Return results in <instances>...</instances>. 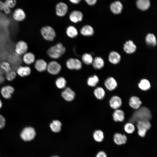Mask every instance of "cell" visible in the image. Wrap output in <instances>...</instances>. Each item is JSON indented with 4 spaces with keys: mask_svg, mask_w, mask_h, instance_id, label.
<instances>
[{
    "mask_svg": "<svg viewBox=\"0 0 157 157\" xmlns=\"http://www.w3.org/2000/svg\"><path fill=\"white\" fill-rule=\"evenodd\" d=\"M151 118L152 115L149 109L146 107L143 106L140 107L133 113L129 121L133 124L141 120L149 121Z\"/></svg>",
    "mask_w": 157,
    "mask_h": 157,
    "instance_id": "6da1fadb",
    "label": "cell"
},
{
    "mask_svg": "<svg viewBox=\"0 0 157 157\" xmlns=\"http://www.w3.org/2000/svg\"><path fill=\"white\" fill-rule=\"evenodd\" d=\"M65 50V48L63 44L58 43L49 48L47 53L51 58L56 59L59 58L63 54Z\"/></svg>",
    "mask_w": 157,
    "mask_h": 157,
    "instance_id": "7a4b0ae2",
    "label": "cell"
},
{
    "mask_svg": "<svg viewBox=\"0 0 157 157\" xmlns=\"http://www.w3.org/2000/svg\"><path fill=\"white\" fill-rule=\"evenodd\" d=\"M136 126L138 130V135L142 137H144L147 131L151 127V124L149 121L141 120L136 123Z\"/></svg>",
    "mask_w": 157,
    "mask_h": 157,
    "instance_id": "3957f363",
    "label": "cell"
},
{
    "mask_svg": "<svg viewBox=\"0 0 157 157\" xmlns=\"http://www.w3.org/2000/svg\"><path fill=\"white\" fill-rule=\"evenodd\" d=\"M35 135L36 132L34 129L31 127H28L22 130L20 134V137L23 140L28 141L33 140Z\"/></svg>",
    "mask_w": 157,
    "mask_h": 157,
    "instance_id": "277c9868",
    "label": "cell"
},
{
    "mask_svg": "<svg viewBox=\"0 0 157 157\" xmlns=\"http://www.w3.org/2000/svg\"><path fill=\"white\" fill-rule=\"evenodd\" d=\"M41 33L43 37L48 41H52L56 36L55 31L50 26H47L43 27L41 29Z\"/></svg>",
    "mask_w": 157,
    "mask_h": 157,
    "instance_id": "5b68a950",
    "label": "cell"
},
{
    "mask_svg": "<svg viewBox=\"0 0 157 157\" xmlns=\"http://www.w3.org/2000/svg\"><path fill=\"white\" fill-rule=\"evenodd\" d=\"M66 65L68 68L70 69L79 70L82 67L81 61L76 58L69 59L67 61Z\"/></svg>",
    "mask_w": 157,
    "mask_h": 157,
    "instance_id": "8992f818",
    "label": "cell"
},
{
    "mask_svg": "<svg viewBox=\"0 0 157 157\" xmlns=\"http://www.w3.org/2000/svg\"><path fill=\"white\" fill-rule=\"evenodd\" d=\"M47 69L49 73L56 75L58 74L60 71L61 66L56 61H52L48 64Z\"/></svg>",
    "mask_w": 157,
    "mask_h": 157,
    "instance_id": "52a82bcc",
    "label": "cell"
},
{
    "mask_svg": "<svg viewBox=\"0 0 157 157\" xmlns=\"http://www.w3.org/2000/svg\"><path fill=\"white\" fill-rule=\"evenodd\" d=\"M28 49L27 43L23 40L18 41L16 44L15 51L16 53L20 55L25 53Z\"/></svg>",
    "mask_w": 157,
    "mask_h": 157,
    "instance_id": "ba28073f",
    "label": "cell"
},
{
    "mask_svg": "<svg viewBox=\"0 0 157 157\" xmlns=\"http://www.w3.org/2000/svg\"><path fill=\"white\" fill-rule=\"evenodd\" d=\"M56 13L60 17L65 16L67 13L68 7L65 3L60 2L57 4L56 7Z\"/></svg>",
    "mask_w": 157,
    "mask_h": 157,
    "instance_id": "9c48e42d",
    "label": "cell"
},
{
    "mask_svg": "<svg viewBox=\"0 0 157 157\" xmlns=\"http://www.w3.org/2000/svg\"><path fill=\"white\" fill-rule=\"evenodd\" d=\"M13 17L15 20L18 22H21L25 19L26 15L22 9L18 8L14 10L13 14Z\"/></svg>",
    "mask_w": 157,
    "mask_h": 157,
    "instance_id": "30bf717a",
    "label": "cell"
},
{
    "mask_svg": "<svg viewBox=\"0 0 157 157\" xmlns=\"http://www.w3.org/2000/svg\"><path fill=\"white\" fill-rule=\"evenodd\" d=\"M14 88L10 86L7 85L3 87L1 90V93L3 97L6 99H9L11 97L14 92Z\"/></svg>",
    "mask_w": 157,
    "mask_h": 157,
    "instance_id": "8fae6325",
    "label": "cell"
},
{
    "mask_svg": "<svg viewBox=\"0 0 157 157\" xmlns=\"http://www.w3.org/2000/svg\"><path fill=\"white\" fill-rule=\"evenodd\" d=\"M113 140L117 145H121L126 143L127 138L126 135L124 134L117 133L114 135Z\"/></svg>",
    "mask_w": 157,
    "mask_h": 157,
    "instance_id": "7c38bea8",
    "label": "cell"
},
{
    "mask_svg": "<svg viewBox=\"0 0 157 157\" xmlns=\"http://www.w3.org/2000/svg\"><path fill=\"white\" fill-rule=\"evenodd\" d=\"M122 101L121 98L118 96H113L109 101V104L110 107L115 109H118L122 104Z\"/></svg>",
    "mask_w": 157,
    "mask_h": 157,
    "instance_id": "4fadbf2b",
    "label": "cell"
},
{
    "mask_svg": "<svg viewBox=\"0 0 157 157\" xmlns=\"http://www.w3.org/2000/svg\"><path fill=\"white\" fill-rule=\"evenodd\" d=\"M83 18L82 13L78 10L73 11L70 14L69 19L70 20L74 23H77L81 21Z\"/></svg>",
    "mask_w": 157,
    "mask_h": 157,
    "instance_id": "5bb4252c",
    "label": "cell"
},
{
    "mask_svg": "<svg viewBox=\"0 0 157 157\" xmlns=\"http://www.w3.org/2000/svg\"><path fill=\"white\" fill-rule=\"evenodd\" d=\"M104 85L106 88L110 91L114 90L117 85L116 80L112 77L108 78L104 82Z\"/></svg>",
    "mask_w": 157,
    "mask_h": 157,
    "instance_id": "9a60e30c",
    "label": "cell"
},
{
    "mask_svg": "<svg viewBox=\"0 0 157 157\" xmlns=\"http://www.w3.org/2000/svg\"><path fill=\"white\" fill-rule=\"evenodd\" d=\"M62 95L66 100L71 101L74 99L75 93L70 88H67L62 92Z\"/></svg>",
    "mask_w": 157,
    "mask_h": 157,
    "instance_id": "2e32d148",
    "label": "cell"
},
{
    "mask_svg": "<svg viewBox=\"0 0 157 157\" xmlns=\"http://www.w3.org/2000/svg\"><path fill=\"white\" fill-rule=\"evenodd\" d=\"M136 49V47L131 40L126 41L124 45V49L126 53L129 54L134 52Z\"/></svg>",
    "mask_w": 157,
    "mask_h": 157,
    "instance_id": "e0dca14e",
    "label": "cell"
},
{
    "mask_svg": "<svg viewBox=\"0 0 157 157\" xmlns=\"http://www.w3.org/2000/svg\"><path fill=\"white\" fill-rule=\"evenodd\" d=\"M123 6L121 3L119 1H116L112 3L110 8L112 12L115 14L120 13L122 10Z\"/></svg>",
    "mask_w": 157,
    "mask_h": 157,
    "instance_id": "ac0fdd59",
    "label": "cell"
},
{
    "mask_svg": "<svg viewBox=\"0 0 157 157\" xmlns=\"http://www.w3.org/2000/svg\"><path fill=\"white\" fill-rule=\"evenodd\" d=\"M142 103L139 98L136 96H132L130 99L129 104L131 107L137 110L140 107Z\"/></svg>",
    "mask_w": 157,
    "mask_h": 157,
    "instance_id": "d6986e66",
    "label": "cell"
},
{
    "mask_svg": "<svg viewBox=\"0 0 157 157\" xmlns=\"http://www.w3.org/2000/svg\"><path fill=\"white\" fill-rule=\"evenodd\" d=\"M47 64L44 60L42 59H38L35 64L36 69L39 72H42L45 70L47 67Z\"/></svg>",
    "mask_w": 157,
    "mask_h": 157,
    "instance_id": "ffe728a7",
    "label": "cell"
},
{
    "mask_svg": "<svg viewBox=\"0 0 157 157\" xmlns=\"http://www.w3.org/2000/svg\"><path fill=\"white\" fill-rule=\"evenodd\" d=\"M17 72L19 76L25 77L30 74L31 69L27 66H20L17 69Z\"/></svg>",
    "mask_w": 157,
    "mask_h": 157,
    "instance_id": "44dd1931",
    "label": "cell"
},
{
    "mask_svg": "<svg viewBox=\"0 0 157 157\" xmlns=\"http://www.w3.org/2000/svg\"><path fill=\"white\" fill-rule=\"evenodd\" d=\"M113 116L114 120L116 122H122L125 118L124 112L120 109H116L113 115Z\"/></svg>",
    "mask_w": 157,
    "mask_h": 157,
    "instance_id": "7402d4cb",
    "label": "cell"
},
{
    "mask_svg": "<svg viewBox=\"0 0 157 157\" xmlns=\"http://www.w3.org/2000/svg\"><path fill=\"white\" fill-rule=\"evenodd\" d=\"M108 59L111 63L116 64L119 62L121 59V56L118 53L113 51L111 52L109 54Z\"/></svg>",
    "mask_w": 157,
    "mask_h": 157,
    "instance_id": "603a6c76",
    "label": "cell"
},
{
    "mask_svg": "<svg viewBox=\"0 0 157 157\" xmlns=\"http://www.w3.org/2000/svg\"><path fill=\"white\" fill-rule=\"evenodd\" d=\"M138 8L142 10H145L149 7L150 3L149 0H138L136 2Z\"/></svg>",
    "mask_w": 157,
    "mask_h": 157,
    "instance_id": "cb8c5ba5",
    "label": "cell"
},
{
    "mask_svg": "<svg viewBox=\"0 0 157 157\" xmlns=\"http://www.w3.org/2000/svg\"><path fill=\"white\" fill-rule=\"evenodd\" d=\"M35 57L34 55L31 52L25 53L24 55L23 59L25 63L27 65H30L35 61Z\"/></svg>",
    "mask_w": 157,
    "mask_h": 157,
    "instance_id": "d4e9b609",
    "label": "cell"
},
{
    "mask_svg": "<svg viewBox=\"0 0 157 157\" xmlns=\"http://www.w3.org/2000/svg\"><path fill=\"white\" fill-rule=\"evenodd\" d=\"M82 35L85 36H90L92 35L94 33L93 28L91 26L87 25L83 26L81 30Z\"/></svg>",
    "mask_w": 157,
    "mask_h": 157,
    "instance_id": "484cf974",
    "label": "cell"
},
{
    "mask_svg": "<svg viewBox=\"0 0 157 157\" xmlns=\"http://www.w3.org/2000/svg\"><path fill=\"white\" fill-rule=\"evenodd\" d=\"M92 64L95 69H99L104 67V63L103 59L101 58L97 57L93 59Z\"/></svg>",
    "mask_w": 157,
    "mask_h": 157,
    "instance_id": "4316f807",
    "label": "cell"
},
{
    "mask_svg": "<svg viewBox=\"0 0 157 157\" xmlns=\"http://www.w3.org/2000/svg\"><path fill=\"white\" fill-rule=\"evenodd\" d=\"M146 43L149 45L155 46L156 44V39L155 35L153 33H149L145 38Z\"/></svg>",
    "mask_w": 157,
    "mask_h": 157,
    "instance_id": "83f0119b",
    "label": "cell"
},
{
    "mask_svg": "<svg viewBox=\"0 0 157 157\" xmlns=\"http://www.w3.org/2000/svg\"><path fill=\"white\" fill-rule=\"evenodd\" d=\"M61 126L62 124L58 120L53 121L50 125L51 130L56 133L59 132L60 131Z\"/></svg>",
    "mask_w": 157,
    "mask_h": 157,
    "instance_id": "f1b7e54d",
    "label": "cell"
},
{
    "mask_svg": "<svg viewBox=\"0 0 157 157\" xmlns=\"http://www.w3.org/2000/svg\"><path fill=\"white\" fill-rule=\"evenodd\" d=\"M138 87L141 90L146 91L149 89L151 87V85L148 80L146 79H143L141 80L138 84Z\"/></svg>",
    "mask_w": 157,
    "mask_h": 157,
    "instance_id": "f546056e",
    "label": "cell"
},
{
    "mask_svg": "<svg viewBox=\"0 0 157 157\" xmlns=\"http://www.w3.org/2000/svg\"><path fill=\"white\" fill-rule=\"evenodd\" d=\"M93 137L95 141L98 142L102 141L104 138L103 132L101 130L95 131L93 134Z\"/></svg>",
    "mask_w": 157,
    "mask_h": 157,
    "instance_id": "4dcf8cb0",
    "label": "cell"
},
{
    "mask_svg": "<svg viewBox=\"0 0 157 157\" xmlns=\"http://www.w3.org/2000/svg\"><path fill=\"white\" fill-rule=\"evenodd\" d=\"M94 94L97 99H101L104 97L105 92L103 88L98 87L95 89L94 91Z\"/></svg>",
    "mask_w": 157,
    "mask_h": 157,
    "instance_id": "1f68e13d",
    "label": "cell"
},
{
    "mask_svg": "<svg viewBox=\"0 0 157 157\" xmlns=\"http://www.w3.org/2000/svg\"><path fill=\"white\" fill-rule=\"evenodd\" d=\"M66 33L69 37L71 38L75 37L78 35V32L76 29L72 26H69L67 28Z\"/></svg>",
    "mask_w": 157,
    "mask_h": 157,
    "instance_id": "d6a6232c",
    "label": "cell"
},
{
    "mask_svg": "<svg viewBox=\"0 0 157 157\" xmlns=\"http://www.w3.org/2000/svg\"><path fill=\"white\" fill-rule=\"evenodd\" d=\"M99 81V79L97 76L94 75L90 77L88 79V85L91 87H94L97 84Z\"/></svg>",
    "mask_w": 157,
    "mask_h": 157,
    "instance_id": "836d02e7",
    "label": "cell"
},
{
    "mask_svg": "<svg viewBox=\"0 0 157 157\" xmlns=\"http://www.w3.org/2000/svg\"><path fill=\"white\" fill-rule=\"evenodd\" d=\"M82 59L83 62L86 65L92 64L93 60L92 55L88 53H85L82 56Z\"/></svg>",
    "mask_w": 157,
    "mask_h": 157,
    "instance_id": "e575fe53",
    "label": "cell"
},
{
    "mask_svg": "<svg viewBox=\"0 0 157 157\" xmlns=\"http://www.w3.org/2000/svg\"><path fill=\"white\" fill-rule=\"evenodd\" d=\"M125 131L128 134H132L134 132L135 130V126L133 124L128 122L124 126Z\"/></svg>",
    "mask_w": 157,
    "mask_h": 157,
    "instance_id": "d590c367",
    "label": "cell"
},
{
    "mask_svg": "<svg viewBox=\"0 0 157 157\" xmlns=\"http://www.w3.org/2000/svg\"><path fill=\"white\" fill-rule=\"evenodd\" d=\"M66 82L64 78L60 77L58 78L56 81V84L57 87L60 89L64 88L66 85Z\"/></svg>",
    "mask_w": 157,
    "mask_h": 157,
    "instance_id": "8d00e7d4",
    "label": "cell"
},
{
    "mask_svg": "<svg viewBox=\"0 0 157 157\" xmlns=\"http://www.w3.org/2000/svg\"><path fill=\"white\" fill-rule=\"evenodd\" d=\"M0 66L1 68L4 70L6 73L11 70L10 66L8 62H3L1 63Z\"/></svg>",
    "mask_w": 157,
    "mask_h": 157,
    "instance_id": "74e56055",
    "label": "cell"
},
{
    "mask_svg": "<svg viewBox=\"0 0 157 157\" xmlns=\"http://www.w3.org/2000/svg\"><path fill=\"white\" fill-rule=\"evenodd\" d=\"M16 76V72L13 71H11L6 73V77L9 81H11L14 79Z\"/></svg>",
    "mask_w": 157,
    "mask_h": 157,
    "instance_id": "f35d334b",
    "label": "cell"
},
{
    "mask_svg": "<svg viewBox=\"0 0 157 157\" xmlns=\"http://www.w3.org/2000/svg\"><path fill=\"white\" fill-rule=\"evenodd\" d=\"M5 2L10 8H14L17 4L16 0H5Z\"/></svg>",
    "mask_w": 157,
    "mask_h": 157,
    "instance_id": "ab89813d",
    "label": "cell"
},
{
    "mask_svg": "<svg viewBox=\"0 0 157 157\" xmlns=\"http://www.w3.org/2000/svg\"><path fill=\"white\" fill-rule=\"evenodd\" d=\"M2 11H3L6 14H9L11 11L10 8L6 5L5 2Z\"/></svg>",
    "mask_w": 157,
    "mask_h": 157,
    "instance_id": "60d3db41",
    "label": "cell"
},
{
    "mask_svg": "<svg viewBox=\"0 0 157 157\" xmlns=\"http://www.w3.org/2000/svg\"><path fill=\"white\" fill-rule=\"evenodd\" d=\"M6 120L4 117L0 115V129L3 128L5 126Z\"/></svg>",
    "mask_w": 157,
    "mask_h": 157,
    "instance_id": "b9f144b4",
    "label": "cell"
},
{
    "mask_svg": "<svg viewBox=\"0 0 157 157\" xmlns=\"http://www.w3.org/2000/svg\"><path fill=\"white\" fill-rule=\"evenodd\" d=\"M96 157H107V156L105 152L101 151L97 153Z\"/></svg>",
    "mask_w": 157,
    "mask_h": 157,
    "instance_id": "7bdbcfd3",
    "label": "cell"
},
{
    "mask_svg": "<svg viewBox=\"0 0 157 157\" xmlns=\"http://www.w3.org/2000/svg\"><path fill=\"white\" fill-rule=\"evenodd\" d=\"M87 3L89 5H93L97 2V0H85Z\"/></svg>",
    "mask_w": 157,
    "mask_h": 157,
    "instance_id": "ee69618b",
    "label": "cell"
},
{
    "mask_svg": "<svg viewBox=\"0 0 157 157\" xmlns=\"http://www.w3.org/2000/svg\"><path fill=\"white\" fill-rule=\"evenodd\" d=\"M69 1L72 3L76 4L78 3L81 0H69Z\"/></svg>",
    "mask_w": 157,
    "mask_h": 157,
    "instance_id": "f6af8a7d",
    "label": "cell"
},
{
    "mask_svg": "<svg viewBox=\"0 0 157 157\" xmlns=\"http://www.w3.org/2000/svg\"><path fill=\"white\" fill-rule=\"evenodd\" d=\"M2 102L1 101V100L0 99V108H1V107L2 106Z\"/></svg>",
    "mask_w": 157,
    "mask_h": 157,
    "instance_id": "bcb514c9",
    "label": "cell"
},
{
    "mask_svg": "<svg viewBox=\"0 0 157 157\" xmlns=\"http://www.w3.org/2000/svg\"><path fill=\"white\" fill-rule=\"evenodd\" d=\"M51 157H59L58 156H53Z\"/></svg>",
    "mask_w": 157,
    "mask_h": 157,
    "instance_id": "7dc6e473",
    "label": "cell"
}]
</instances>
